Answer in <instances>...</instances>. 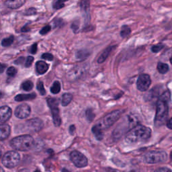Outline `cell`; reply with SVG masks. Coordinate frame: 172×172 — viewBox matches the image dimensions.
<instances>
[{"mask_svg":"<svg viewBox=\"0 0 172 172\" xmlns=\"http://www.w3.org/2000/svg\"><path fill=\"white\" fill-rule=\"evenodd\" d=\"M151 135V129L142 124H137L127 132L125 141L130 144L136 143L149 139Z\"/></svg>","mask_w":172,"mask_h":172,"instance_id":"cell-1","label":"cell"},{"mask_svg":"<svg viewBox=\"0 0 172 172\" xmlns=\"http://www.w3.org/2000/svg\"><path fill=\"white\" fill-rule=\"evenodd\" d=\"M170 100L169 95L167 94H162L159 97V101L157 103V110L155 125L156 126H161L163 125L168 117V102Z\"/></svg>","mask_w":172,"mask_h":172,"instance_id":"cell-2","label":"cell"},{"mask_svg":"<svg viewBox=\"0 0 172 172\" xmlns=\"http://www.w3.org/2000/svg\"><path fill=\"white\" fill-rule=\"evenodd\" d=\"M137 122H138V119L133 114L127 115L113 131L112 136L114 139H120L124 133H126V132H128L132 128L137 126Z\"/></svg>","mask_w":172,"mask_h":172,"instance_id":"cell-3","label":"cell"},{"mask_svg":"<svg viewBox=\"0 0 172 172\" xmlns=\"http://www.w3.org/2000/svg\"><path fill=\"white\" fill-rule=\"evenodd\" d=\"M34 144V140L30 135H22L15 137L10 141V145L12 148L21 151L32 149Z\"/></svg>","mask_w":172,"mask_h":172,"instance_id":"cell-4","label":"cell"},{"mask_svg":"<svg viewBox=\"0 0 172 172\" xmlns=\"http://www.w3.org/2000/svg\"><path fill=\"white\" fill-rule=\"evenodd\" d=\"M124 112V110H116L106 115L102 119L98 121L96 125L102 130L107 129L112 126Z\"/></svg>","mask_w":172,"mask_h":172,"instance_id":"cell-5","label":"cell"},{"mask_svg":"<svg viewBox=\"0 0 172 172\" xmlns=\"http://www.w3.org/2000/svg\"><path fill=\"white\" fill-rule=\"evenodd\" d=\"M167 159L168 155L163 151H151L144 156V161L149 164L164 162Z\"/></svg>","mask_w":172,"mask_h":172,"instance_id":"cell-6","label":"cell"},{"mask_svg":"<svg viewBox=\"0 0 172 172\" xmlns=\"http://www.w3.org/2000/svg\"><path fill=\"white\" fill-rule=\"evenodd\" d=\"M20 161V155L18 152L10 151L7 152L2 159V163L8 168H13L18 165Z\"/></svg>","mask_w":172,"mask_h":172,"instance_id":"cell-7","label":"cell"},{"mask_svg":"<svg viewBox=\"0 0 172 172\" xmlns=\"http://www.w3.org/2000/svg\"><path fill=\"white\" fill-rule=\"evenodd\" d=\"M47 102L49 107L51 108V112H52L54 124L56 126H59L61 123V119L59 114V110L58 108V100L55 98H48L47 99Z\"/></svg>","mask_w":172,"mask_h":172,"instance_id":"cell-8","label":"cell"},{"mask_svg":"<svg viewBox=\"0 0 172 172\" xmlns=\"http://www.w3.org/2000/svg\"><path fill=\"white\" fill-rule=\"evenodd\" d=\"M71 161L77 168H84L88 164L87 157L77 151H73L70 154Z\"/></svg>","mask_w":172,"mask_h":172,"instance_id":"cell-9","label":"cell"},{"mask_svg":"<svg viewBox=\"0 0 172 172\" xmlns=\"http://www.w3.org/2000/svg\"><path fill=\"white\" fill-rule=\"evenodd\" d=\"M151 79L147 74H141L139 76L137 82V89L141 92H145L151 85Z\"/></svg>","mask_w":172,"mask_h":172,"instance_id":"cell-10","label":"cell"},{"mask_svg":"<svg viewBox=\"0 0 172 172\" xmlns=\"http://www.w3.org/2000/svg\"><path fill=\"white\" fill-rule=\"evenodd\" d=\"M85 71L86 69L85 67V66L83 65L76 66V67L71 69L69 71L67 75V77L68 78V79H69L71 81H74L82 77V76L84 74Z\"/></svg>","mask_w":172,"mask_h":172,"instance_id":"cell-11","label":"cell"},{"mask_svg":"<svg viewBox=\"0 0 172 172\" xmlns=\"http://www.w3.org/2000/svg\"><path fill=\"white\" fill-rule=\"evenodd\" d=\"M30 107L26 104H22L16 108L15 110L16 116L20 119L28 118L30 114Z\"/></svg>","mask_w":172,"mask_h":172,"instance_id":"cell-12","label":"cell"},{"mask_svg":"<svg viewBox=\"0 0 172 172\" xmlns=\"http://www.w3.org/2000/svg\"><path fill=\"white\" fill-rule=\"evenodd\" d=\"M26 124L28 129L33 132H38L43 127V121L40 119H37V118L28 120L26 122Z\"/></svg>","mask_w":172,"mask_h":172,"instance_id":"cell-13","label":"cell"},{"mask_svg":"<svg viewBox=\"0 0 172 172\" xmlns=\"http://www.w3.org/2000/svg\"><path fill=\"white\" fill-rule=\"evenodd\" d=\"M12 116V110L9 107L4 106L0 107V122L4 123L10 119Z\"/></svg>","mask_w":172,"mask_h":172,"instance_id":"cell-14","label":"cell"},{"mask_svg":"<svg viewBox=\"0 0 172 172\" xmlns=\"http://www.w3.org/2000/svg\"><path fill=\"white\" fill-rule=\"evenodd\" d=\"M11 132L10 126L7 124H0V141L6 139Z\"/></svg>","mask_w":172,"mask_h":172,"instance_id":"cell-15","label":"cell"},{"mask_svg":"<svg viewBox=\"0 0 172 172\" xmlns=\"http://www.w3.org/2000/svg\"><path fill=\"white\" fill-rule=\"evenodd\" d=\"M25 2L26 1L24 0H8L5 2V4L9 8L17 9L20 8Z\"/></svg>","mask_w":172,"mask_h":172,"instance_id":"cell-16","label":"cell"},{"mask_svg":"<svg viewBox=\"0 0 172 172\" xmlns=\"http://www.w3.org/2000/svg\"><path fill=\"white\" fill-rule=\"evenodd\" d=\"M36 68L39 74H44L48 69V65L43 61H39L36 63Z\"/></svg>","mask_w":172,"mask_h":172,"instance_id":"cell-17","label":"cell"},{"mask_svg":"<svg viewBox=\"0 0 172 172\" xmlns=\"http://www.w3.org/2000/svg\"><path fill=\"white\" fill-rule=\"evenodd\" d=\"M115 47V46H109L108 47L106 50L103 52L101 55H100L98 59V63H102L103 62H104L106 59L108 58V56H109V55L111 53V51L113 50V48Z\"/></svg>","mask_w":172,"mask_h":172,"instance_id":"cell-18","label":"cell"},{"mask_svg":"<svg viewBox=\"0 0 172 172\" xmlns=\"http://www.w3.org/2000/svg\"><path fill=\"white\" fill-rule=\"evenodd\" d=\"M36 97V94L33 93L30 94H20L15 97V100L17 102H22L25 100H30L34 99Z\"/></svg>","mask_w":172,"mask_h":172,"instance_id":"cell-19","label":"cell"},{"mask_svg":"<svg viewBox=\"0 0 172 172\" xmlns=\"http://www.w3.org/2000/svg\"><path fill=\"white\" fill-rule=\"evenodd\" d=\"M92 132L95 135V138H96L98 141H101L104 137V134H103L102 130L100 129L99 126H98L96 124H95L94 126L92 127Z\"/></svg>","mask_w":172,"mask_h":172,"instance_id":"cell-20","label":"cell"},{"mask_svg":"<svg viewBox=\"0 0 172 172\" xmlns=\"http://www.w3.org/2000/svg\"><path fill=\"white\" fill-rule=\"evenodd\" d=\"M73 100V95L69 93L64 94L62 96V100H61V104L63 106H66L70 104L71 100Z\"/></svg>","mask_w":172,"mask_h":172,"instance_id":"cell-21","label":"cell"},{"mask_svg":"<svg viewBox=\"0 0 172 172\" xmlns=\"http://www.w3.org/2000/svg\"><path fill=\"white\" fill-rule=\"evenodd\" d=\"M157 70L161 74H165L169 71V66L165 63L159 62L157 64Z\"/></svg>","mask_w":172,"mask_h":172,"instance_id":"cell-22","label":"cell"},{"mask_svg":"<svg viewBox=\"0 0 172 172\" xmlns=\"http://www.w3.org/2000/svg\"><path fill=\"white\" fill-rule=\"evenodd\" d=\"M60 90H61L60 83L59 82H58V81H56V82H54L52 87H51V92L54 94H58V93H59Z\"/></svg>","mask_w":172,"mask_h":172,"instance_id":"cell-23","label":"cell"},{"mask_svg":"<svg viewBox=\"0 0 172 172\" xmlns=\"http://www.w3.org/2000/svg\"><path fill=\"white\" fill-rule=\"evenodd\" d=\"M131 30L129 26H123L122 27L121 31H120V36H121L122 38H124L126 37V36H129V34H131Z\"/></svg>","mask_w":172,"mask_h":172,"instance_id":"cell-24","label":"cell"},{"mask_svg":"<svg viewBox=\"0 0 172 172\" xmlns=\"http://www.w3.org/2000/svg\"><path fill=\"white\" fill-rule=\"evenodd\" d=\"M22 87L25 91H30L33 88V83L29 80L26 81L22 84Z\"/></svg>","mask_w":172,"mask_h":172,"instance_id":"cell-25","label":"cell"},{"mask_svg":"<svg viewBox=\"0 0 172 172\" xmlns=\"http://www.w3.org/2000/svg\"><path fill=\"white\" fill-rule=\"evenodd\" d=\"M14 40V38L13 36H9V37L7 38H4L1 42V45L3 46H10Z\"/></svg>","mask_w":172,"mask_h":172,"instance_id":"cell-26","label":"cell"},{"mask_svg":"<svg viewBox=\"0 0 172 172\" xmlns=\"http://www.w3.org/2000/svg\"><path fill=\"white\" fill-rule=\"evenodd\" d=\"M85 115L86 117H87V119L89 120L90 122H92L95 118V114L92 109H87V111H86Z\"/></svg>","mask_w":172,"mask_h":172,"instance_id":"cell-27","label":"cell"},{"mask_svg":"<svg viewBox=\"0 0 172 172\" xmlns=\"http://www.w3.org/2000/svg\"><path fill=\"white\" fill-rule=\"evenodd\" d=\"M88 52H87L86 51H78L77 53V55H76V56H77V59H79L81 60H82L83 59H85L87 57V56H88Z\"/></svg>","mask_w":172,"mask_h":172,"instance_id":"cell-28","label":"cell"},{"mask_svg":"<svg viewBox=\"0 0 172 172\" xmlns=\"http://www.w3.org/2000/svg\"><path fill=\"white\" fill-rule=\"evenodd\" d=\"M37 90L39 91V92H40V94L41 95H45L46 94V90L45 89V87H44V85H43V83L42 82H38L37 83Z\"/></svg>","mask_w":172,"mask_h":172,"instance_id":"cell-29","label":"cell"},{"mask_svg":"<svg viewBox=\"0 0 172 172\" xmlns=\"http://www.w3.org/2000/svg\"><path fill=\"white\" fill-rule=\"evenodd\" d=\"M164 47V45L163 44H158L157 45H154L151 47V51L152 52H153L155 53H157L162 50V48Z\"/></svg>","mask_w":172,"mask_h":172,"instance_id":"cell-30","label":"cell"},{"mask_svg":"<svg viewBox=\"0 0 172 172\" xmlns=\"http://www.w3.org/2000/svg\"><path fill=\"white\" fill-rule=\"evenodd\" d=\"M17 73V69L14 67H10L7 70V74L10 77H14Z\"/></svg>","mask_w":172,"mask_h":172,"instance_id":"cell-31","label":"cell"},{"mask_svg":"<svg viewBox=\"0 0 172 172\" xmlns=\"http://www.w3.org/2000/svg\"><path fill=\"white\" fill-rule=\"evenodd\" d=\"M64 6H65V4L62 1H56L53 3V8L56 9L62 8Z\"/></svg>","mask_w":172,"mask_h":172,"instance_id":"cell-32","label":"cell"},{"mask_svg":"<svg viewBox=\"0 0 172 172\" xmlns=\"http://www.w3.org/2000/svg\"><path fill=\"white\" fill-rule=\"evenodd\" d=\"M34 61V58L33 56H29L27 57V59H26V63H25V66L26 67H30L32 65V64H33Z\"/></svg>","mask_w":172,"mask_h":172,"instance_id":"cell-33","label":"cell"},{"mask_svg":"<svg viewBox=\"0 0 172 172\" xmlns=\"http://www.w3.org/2000/svg\"><path fill=\"white\" fill-rule=\"evenodd\" d=\"M42 58L43 59H46L48 61H52L53 59V56L50 53H45L42 55Z\"/></svg>","mask_w":172,"mask_h":172,"instance_id":"cell-34","label":"cell"},{"mask_svg":"<svg viewBox=\"0 0 172 172\" xmlns=\"http://www.w3.org/2000/svg\"><path fill=\"white\" fill-rule=\"evenodd\" d=\"M51 26H46L45 27H44V28L42 29V30L40 31V34H47L48 32H50L51 30Z\"/></svg>","mask_w":172,"mask_h":172,"instance_id":"cell-35","label":"cell"},{"mask_svg":"<svg viewBox=\"0 0 172 172\" xmlns=\"http://www.w3.org/2000/svg\"><path fill=\"white\" fill-rule=\"evenodd\" d=\"M154 172H172V171L168 168H160L157 169Z\"/></svg>","mask_w":172,"mask_h":172,"instance_id":"cell-36","label":"cell"},{"mask_svg":"<svg viewBox=\"0 0 172 172\" xmlns=\"http://www.w3.org/2000/svg\"><path fill=\"white\" fill-rule=\"evenodd\" d=\"M36 13V9L34 8H30L27 9L26 12V15H33V14H35Z\"/></svg>","mask_w":172,"mask_h":172,"instance_id":"cell-37","label":"cell"},{"mask_svg":"<svg viewBox=\"0 0 172 172\" xmlns=\"http://www.w3.org/2000/svg\"><path fill=\"white\" fill-rule=\"evenodd\" d=\"M36 51H37V44L35 43V44H34L33 46H32L30 52H31V53H33V54H35L36 53Z\"/></svg>","mask_w":172,"mask_h":172,"instance_id":"cell-38","label":"cell"},{"mask_svg":"<svg viewBox=\"0 0 172 172\" xmlns=\"http://www.w3.org/2000/svg\"><path fill=\"white\" fill-rule=\"evenodd\" d=\"M167 127H168V129L172 130V117L170 119L168 120V122H167Z\"/></svg>","mask_w":172,"mask_h":172,"instance_id":"cell-39","label":"cell"},{"mask_svg":"<svg viewBox=\"0 0 172 172\" xmlns=\"http://www.w3.org/2000/svg\"><path fill=\"white\" fill-rule=\"evenodd\" d=\"M6 67V65H5V64H2V63H0V73H3Z\"/></svg>","mask_w":172,"mask_h":172,"instance_id":"cell-40","label":"cell"},{"mask_svg":"<svg viewBox=\"0 0 172 172\" xmlns=\"http://www.w3.org/2000/svg\"><path fill=\"white\" fill-rule=\"evenodd\" d=\"M75 131V127L74 125H71V126L69 127V132L71 134H73Z\"/></svg>","mask_w":172,"mask_h":172,"instance_id":"cell-41","label":"cell"},{"mask_svg":"<svg viewBox=\"0 0 172 172\" xmlns=\"http://www.w3.org/2000/svg\"><path fill=\"white\" fill-rule=\"evenodd\" d=\"M29 30H30V28H28V26H27V27L26 26H24V27H23V28L22 29V32H25V33H26V32L29 31Z\"/></svg>","mask_w":172,"mask_h":172,"instance_id":"cell-42","label":"cell"},{"mask_svg":"<svg viewBox=\"0 0 172 172\" xmlns=\"http://www.w3.org/2000/svg\"><path fill=\"white\" fill-rule=\"evenodd\" d=\"M0 172H5L4 170L3 169V168H1V167H0Z\"/></svg>","mask_w":172,"mask_h":172,"instance_id":"cell-43","label":"cell"},{"mask_svg":"<svg viewBox=\"0 0 172 172\" xmlns=\"http://www.w3.org/2000/svg\"><path fill=\"white\" fill-rule=\"evenodd\" d=\"M170 63H171V64L172 65V57L170 59Z\"/></svg>","mask_w":172,"mask_h":172,"instance_id":"cell-44","label":"cell"},{"mask_svg":"<svg viewBox=\"0 0 172 172\" xmlns=\"http://www.w3.org/2000/svg\"><path fill=\"white\" fill-rule=\"evenodd\" d=\"M1 151H0V157H1Z\"/></svg>","mask_w":172,"mask_h":172,"instance_id":"cell-45","label":"cell"},{"mask_svg":"<svg viewBox=\"0 0 172 172\" xmlns=\"http://www.w3.org/2000/svg\"><path fill=\"white\" fill-rule=\"evenodd\" d=\"M34 172H40V171H38V170H36V171H35Z\"/></svg>","mask_w":172,"mask_h":172,"instance_id":"cell-46","label":"cell"},{"mask_svg":"<svg viewBox=\"0 0 172 172\" xmlns=\"http://www.w3.org/2000/svg\"><path fill=\"white\" fill-rule=\"evenodd\" d=\"M114 172H116V171H114Z\"/></svg>","mask_w":172,"mask_h":172,"instance_id":"cell-47","label":"cell"}]
</instances>
